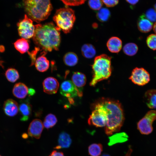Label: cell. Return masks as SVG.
<instances>
[{"instance_id":"obj_1","label":"cell","mask_w":156,"mask_h":156,"mask_svg":"<svg viewBox=\"0 0 156 156\" xmlns=\"http://www.w3.org/2000/svg\"><path fill=\"white\" fill-rule=\"evenodd\" d=\"M33 39L37 47L46 52L58 50L61 42L60 29L53 22L35 25Z\"/></svg>"},{"instance_id":"obj_2","label":"cell","mask_w":156,"mask_h":156,"mask_svg":"<svg viewBox=\"0 0 156 156\" xmlns=\"http://www.w3.org/2000/svg\"><path fill=\"white\" fill-rule=\"evenodd\" d=\"M104 110L107 118L105 127V133L107 135L118 131L122 125L124 116L121 103L118 101L102 98L96 102Z\"/></svg>"},{"instance_id":"obj_3","label":"cell","mask_w":156,"mask_h":156,"mask_svg":"<svg viewBox=\"0 0 156 156\" xmlns=\"http://www.w3.org/2000/svg\"><path fill=\"white\" fill-rule=\"evenodd\" d=\"M24 3L27 16L38 23L47 19L52 9L50 0H24Z\"/></svg>"},{"instance_id":"obj_4","label":"cell","mask_w":156,"mask_h":156,"mask_svg":"<svg viewBox=\"0 0 156 156\" xmlns=\"http://www.w3.org/2000/svg\"><path fill=\"white\" fill-rule=\"evenodd\" d=\"M111 57L105 54L96 57L92 65L93 75L90 84L94 86L101 81L108 79L112 73Z\"/></svg>"},{"instance_id":"obj_5","label":"cell","mask_w":156,"mask_h":156,"mask_svg":"<svg viewBox=\"0 0 156 156\" xmlns=\"http://www.w3.org/2000/svg\"><path fill=\"white\" fill-rule=\"evenodd\" d=\"M75 19L74 11L67 8L57 10L53 17L56 26L65 34L69 33L72 29Z\"/></svg>"},{"instance_id":"obj_6","label":"cell","mask_w":156,"mask_h":156,"mask_svg":"<svg viewBox=\"0 0 156 156\" xmlns=\"http://www.w3.org/2000/svg\"><path fill=\"white\" fill-rule=\"evenodd\" d=\"M94 109L88 120V123L90 125L96 127H105L107 118L105 112L98 104L95 103L93 105Z\"/></svg>"},{"instance_id":"obj_7","label":"cell","mask_w":156,"mask_h":156,"mask_svg":"<svg viewBox=\"0 0 156 156\" xmlns=\"http://www.w3.org/2000/svg\"><path fill=\"white\" fill-rule=\"evenodd\" d=\"M17 25L19 35L22 38L27 39L33 38L35 32V25H33V21L26 14Z\"/></svg>"},{"instance_id":"obj_8","label":"cell","mask_w":156,"mask_h":156,"mask_svg":"<svg viewBox=\"0 0 156 156\" xmlns=\"http://www.w3.org/2000/svg\"><path fill=\"white\" fill-rule=\"evenodd\" d=\"M156 119V110L148 111L137 123V129L143 134L148 135L153 130V122Z\"/></svg>"},{"instance_id":"obj_9","label":"cell","mask_w":156,"mask_h":156,"mask_svg":"<svg viewBox=\"0 0 156 156\" xmlns=\"http://www.w3.org/2000/svg\"><path fill=\"white\" fill-rule=\"evenodd\" d=\"M129 79L135 84L144 86L150 81V75L144 68L136 67L132 70Z\"/></svg>"},{"instance_id":"obj_10","label":"cell","mask_w":156,"mask_h":156,"mask_svg":"<svg viewBox=\"0 0 156 156\" xmlns=\"http://www.w3.org/2000/svg\"><path fill=\"white\" fill-rule=\"evenodd\" d=\"M60 92L62 95L68 98H74L77 96L81 97L83 96L72 82L69 80L64 81L62 83L60 86Z\"/></svg>"},{"instance_id":"obj_11","label":"cell","mask_w":156,"mask_h":156,"mask_svg":"<svg viewBox=\"0 0 156 156\" xmlns=\"http://www.w3.org/2000/svg\"><path fill=\"white\" fill-rule=\"evenodd\" d=\"M42 121L39 119L33 120L29 126L28 132L29 136L36 139H39L43 129Z\"/></svg>"},{"instance_id":"obj_12","label":"cell","mask_w":156,"mask_h":156,"mask_svg":"<svg viewBox=\"0 0 156 156\" xmlns=\"http://www.w3.org/2000/svg\"><path fill=\"white\" fill-rule=\"evenodd\" d=\"M43 90L49 94L57 93L59 87V83L55 78L49 77L46 78L42 83Z\"/></svg>"},{"instance_id":"obj_13","label":"cell","mask_w":156,"mask_h":156,"mask_svg":"<svg viewBox=\"0 0 156 156\" xmlns=\"http://www.w3.org/2000/svg\"><path fill=\"white\" fill-rule=\"evenodd\" d=\"M32 110V106L28 99L21 101L19 106L21 120H28L31 115Z\"/></svg>"},{"instance_id":"obj_14","label":"cell","mask_w":156,"mask_h":156,"mask_svg":"<svg viewBox=\"0 0 156 156\" xmlns=\"http://www.w3.org/2000/svg\"><path fill=\"white\" fill-rule=\"evenodd\" d=\"M4 113L7 116L13 117L16 115L19 110V106L17 103L12 99L6 100L3 105Z\"/></svg>"},{"instance_id":"obj_15","label":"cell","mask_w":156,"mask_h":156,"mask_svg":"<svg viewBox=\"0 0 156 156\" xmlns=\"http://www.w3.org/2000/svg\"><path fill=\"white\" fill-rule=\"evenodd\" d=\"M72 81L78 89L79 92L83 94L82 90L85 85L86 79L83 73L76 72L73 73L72 77Z\"/></svg>"},{"instance_id":"obj_16","label":"cell","mask_w":156,"mask_h":156,"mask_svg":"<svg viewBox=\"0 0 156 156\" xmlns=\"http://www.w3.org/2000/svg\"><path fill=\"white\" fill-rule=\"evenodd\" d=\"M41 55L36 60L35 62L36 69L40 72H44L47 71L49 66V62L44 56L47 52L43 51Z\"/></svg>"},{"instance_id":"obj_17","label":"cell","mask_w":156,"mask_h":156,"mask_svg":"<svg viewBox=\"0 0 156 156\" xmlns=\"http://www.w3.org/2000/svg\"><path fill=\"white\" fill-rule=\"evenodd\" d=\"M153 23L147 19L144 14L141 15L139 18L137 22L138 28L141 32L146 33L149 32L152 29Z\"/></svg>"},{"instance_id":"obj_18","label":"cell","mask_w":156,"mask_h":156,"mask_svg":"<svg viewBox=\"0 0 156 156\" xmlns=\"http://www.w3.org/2000/svg\"><path fill=\"white\" fill-rule=\"evenodd\" d=\"M28 88L27 86L22 83H18L14 86L12 90L14 95L17 98L23 99L28 94Z\"/></svg>"},{"instance_id":"obj_19","label":"cell","mask_w":156,"mask_h":156,"mask_svg":"<svg viewBox=\"0 0 156 156\" xmlns=\"http://www.w3.org/2000/svg\"><path fill=\"white\" fill-rule=\"evenodd\" d=\"M107 46L111 52L118 53L122 48V42L119 38L116 37H112L107 42Z\"/></svg>"},{"instance_id":"obj_20","label":"cell","mask_w":156,"mask_h":156,"mask_svg":"<svg viewBox=\"0 0 156 156\" xmlns=\"http://www.w3.org/2000/svg\"><path fill=\"white\" fill-rule=\"evenodd\" d=\"M144 99L148 107L156 108V90L152 89L147 91L144 94Z\"/></svg>"},{"instance_id":"obj_21","label":"cell","mask_w":156,"mask_h":156,"mask_svg":"<svg viewBox=\"0 0 156 156\" xmlns=\"http://www.w3.org/2000/svg\"><path fill=\"white\" fill-rule=\"evenodd\" d=\"M72 143V140L69 135L65 132H62L59 135L58 145L55 147L56 149L67 148L69 147Z\"/></svg>"},{"instance_id":"obj_22","label":"cell","mask_w":156,"mask_h":156,"mask_svg":"<svg viewBox=\"0 0 156 156\" xmlns=\"http://www.w3.org/2000/svg\"><path fill=\"white\" fill-rule=\"evenodd\" d=\"M15 48L21 54H23L28 50L29 48V42L26 39L22 38L17 40L14 43Z\"/></svg>"},{"instance_id":"obj_23","label":"cell","mask_w":156,"mask_h":156,"mask_svg":"<svg viewBox=\"0 0 156 156\" xmlns=\"http://www.w3.org/2000/svg\"><path fill=\"white\" fill-rule=\"evenodd\" d=\"M78 61L77 56L73 52L66 53L63 57V61L64 64L68 66H75L77 63Z\"/></svg>"},{"instance_id":"obj_24","label":"cell","mask_w":156,"mask_h":156,"mask_svg":"<svg viewBox=\"0 0 156 156\" xmlns=\"http://www.w3.org/2000/svg\"><path fill=\"white\" fill-rule=\"evenodd\" d=\"M83 55L87 58H91L96 54V51L94 47L92 44H83L81 48Z\"/></svg>"},{"instance_id":"obj_25","label":"cell","mask_w":156,"mask_h":156,"mask_svg":"<svg viewBox=\"0 0 156 156\" xmlns=\"http://www.w3.org/2000/svg\"><path fill=\"white\" fill-rule=\"evenodd\" d=\"M109 145H112L116 143L122 142L126 141L128 136L125 133H117L109 137Z\"/></svg>"},{"instance_id":"obj_26","label":"cell","mask_w":156,"mask_h":156,"mask_svg":"<svg viewBox=\"0 0 156 156\" xmlns=\"http://www.w3.org/2000/svg\"><path fill=\"white\" fill-rule=\"evenodd\" d=\"M5 75L7 79L12 83L15 82L19 78V75L18 71L12 68L8 69L5 72Z\"/></svg>"},{"instance_id":"obj_27","label":"cell","mask_w":156,"mask_h":156,"mask_svg":"<svg viewBox=\"0 0 156 156\" xmlns=\"http://www.w3.org/2000/svg\"><path fill=\"white\" fill-rule=\"evenodd\" d=\"M103 146L99 143H93L90 145L88 148L89 154L91 156H99L103 151Z\"/></svg>"},{"instance_id":"obj_28","label":"cell","mask_w":156,"mask_h":156,"mask_svg":"<svg viewBox=\"0 0 156 156\" xmlns=\"http://www.w3.org/2000/svg\"><path fill=\"white\" fill-rule=\"evenodd\" d=\"M57 122L56 116L53 114H49L45 117L43 124L46 128L49 129L54 126Z\"/></svg>"},{"instance_id":"obj_29","label":"cell","mask_w":156,"mask_h":156,"mask_svg":"<svg viewBox=\"0 0 156 156\" xmlns=\"http://www.w3.org/2000/svg\"><path fill=\"white\" fill-rule=\"evenodd\" d=\"M138 50V48L137 45L133 43L127 44L123 48V51L125 54L130 56L135 55Z\"/></svg>"},{"instance_id":"obj_30","label":"cell","mask_w":156,"mask_h":156,"mask_svg":"<svg viewBox=\"0 0 156 156\" xmlns=\"http://www.w3.org/2000/svg\"><path fill=\"white\" fill-rule=\"evenodd\" d=\"M110 12L109 10L106 8H101L96 14L97 19L101 22L107 21L110 16Z\"/></svg>"},{"instance_id":"obj_31","label":"cell","mask_w":156,"mask_h":156,"mask_svg":"<svg viewBox=\"0 0 156 156\" xmlns=\"http://www.w3.org/2000/svg\"><path fill=\"white\" fill-rule=\"evenodd\" d=\"M148 46L151 49L156 50V35L151 34L147 37L146 40Z\"/></svg>"},{"instance_id":"obj_32","label":"cell","mask_w":156,"mask_h":156,"mask_svg":"<svg viewBox=\"0 0 156 156\" xmlns=\"http://www.w3.org/2000/svg\"><path fill=\"white\" fill-rule=\"evenodd\" d=\"M88 4L91 9L97 10L101 8L103 2L102 0H89Z\"/></svg>"},{"instance_id":"obj_33","label":"cell","mask_w":156,"mask_h":156,"mask_svg":"<svg viewBox=\"0 0 156 156\" xmlns=\"http://www.w3.org/2000/svg\"><path fill=\"white\" fill-rule=\"evenodd\" d=\"M145 15L151 22H156V12L153 8H150L147 10Z\"/></svg>"},{"instance_id":"obj_34","label":"cell","mask_w":156,"mask_h":156,"mask_svg":"<svg viewBox=\"0 0 156 156\" xmlns=\"http://www.w3.org/2000/svg\"><path fill=\"white\" fill-rule=\"evenodd\" d=\"M67 5L76 6L83 3L86 0H60Z\"/></svg>"},{"instance_id":"obj_35","label":"cell","mask_w":156,"mask_h":156,"mask_svg":"<svg viewBox=\"0 0 156 156\" xmlns=\"http://www.w3.org/2000/svg\"><path fill=\"white\" fill-rule=\"evenodd\" d=\"M102 2L108 7H112L116 5L118 0H102Z\"/></svg>"},{"instance_id":"obj_36","label":"cell","mask_w":156,"mask_h":156,"mask_svg":"<svg viewBox=\"0 0 156 156\" xmlns=\"http://www.w3.org/2000/svg\"><path fill=\"white\" fill-rule=\"evenodd\" d=\"M49 156H64L63 153L56 150L53 151Z\"/></svg>"},{"instance_id":"obj_37","label":"cell","mask_w":156,"mask_h":156,"mask_svg":"<svg viewBox=\"0 0 156 156\" xmlns=\"http://www.w3.org/2000/svg\"><path fill=\"white\" fill-rule=\"evenodd\" d=\"M36 93V91L34 89L31 88L28 89V94L29 96H32Z\"/></svg>"},{"instance_id":"obj_38","label":"cell","mask_w":156,"mask_h":156,"mask_svg":"<svg viewBox=\"0 0 156 156\" xmlns=\"http://www.w3.org/2000/svg\"><path fill=\"white\" fill-rule=\"evenodd\" d=\"M129 3L132 5H135L137 3L139 0H126Z\"/></svg>"},{"instance_id":"obj_39","label":"cell","mask_w":156,"mask_h":156,"mask_svg":"<svg viewBox=\"0 0 156 156\" xmlns=\"http://www.w3.org/2000/svg\"><path fill=\"white\" fill-rule=\"evenodd\" d=\"M68 100L69 102V103L71 104H74V100L73 98H68Z\"/></svg>"},{"instance_id":"obj_40","label":"cell","mask_w":156,"mask_h":156,"mask_svg":"<svg viewBox=\"0 0 156 156\" xmlns=\"http://www.w3.org/2000/svg\"><path fill=\"white\" fill-rule=\"evenodd\" d=\"M153 29L154 32L156 34V22L155 23L153 26Z\"/></svg>"},{"instance_id":"obj_41","label":"cell","mask_w":156,"mask_h":156,"mask_svg":"<svg viewBox=\"0 0 156 156\" xmlns=\"http://www.w3.org/2000/svg\"><path fill=\"white\" fill-rule=\"evenodd\" d=\"M4 47L3 46H0V51H4Z\"/></svg>"},{"instance_id":"obj_42","label":"cell","mask_w":156,"mask_h":156,"mask_svg":"<svg viewBox=\"0 0 156 156\" xmlns=\"http://www.w3.org/2000/svg\"><path fill=\"white\" fill-rule=\"evenodd\" d=\"M101 156H110L108 154L104 153L102 154Z\"/></svg>"},{"instance_id":"obj_43","label":"cell","mask_w":156,"mask_h":156,"mask_svg":"<svg viewBox=\"0 0 156 156\" xmlns=\"http://www.w3.org/2000/svg\"><path fill=\"white\" fill-rule=\"evenodd\" d=\"M154 7L155 10H156V3L154 5Z\"/></svg>"},{"instance_id":"obj_44","label":"cell","mask_w":156,"mask_h":156,"mask_svg":"<svg viewBox=\"0 0 156 156\" xmlns=\"http://www.w3.org/2000/svg\"><path fill=\"white\" fill-rule=\"evenodd\" d=\"M0 156H1V155H0Z\"/></svg>"}]
</instances>
